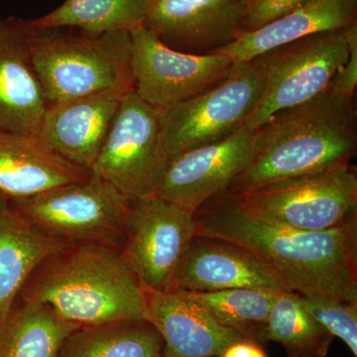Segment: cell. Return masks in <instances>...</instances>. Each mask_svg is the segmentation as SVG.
I'll return each mask as SVG.
<instances>
[{
  "label": "cell",
  "instance_id": "13",
  "mask_svg": "<svg viewBox=\"0 0 357 357\" xmlns=\"http://www.w3.org/2000/svg\"><path fill=\"white\" fill-rule=\"evenodd\" d=\"M248 0H148L144 26L175 50L211 55L243 32Z\"/></svg>",
  "mask_w": 357,
  "mask_h": 357
},
{
  "label": "cell",
  "instance_id": "24",
  "mask_svg": "<svg viewBox=\"0 0 357 357\" xmlns=\"http://www.w3.org/2000/svg\"><path fill=\"white\" fill-rule=\"evenodd\" d=\"M260 340L278 342L289 356L326 357L333 337L305 309L300 294L282 291L272 305Z\"/></svg>",
  "mask_w": 357,
  "mask_h": 357
},
{
  "label": "cell",
  "instance_id": "5",
  "mask_svg": "<svg viewBox=\"0 0 357 357\" xmlns=\"http://www.w3.org/2000/svg\"><path fill=\"white\" fill-rule=\"evenodd\" d=\"M7 199L14 210L55 241L119 249L123 243L132 203L93 173L81 182L27 198Z\"/></svg>",
  "mask_w": 357,
  "mask_h": 357
},
{
  "label": "cell",
  "instance_id": "4",
  "mask_svg": "<svg viewBox=\"0 0 357 357\" xmlns=\"http://www.w3.org/2000/svg\"><path fill=\"white\" fill-rule=\"evenodd\" d=\"M30 53L48 105L134 89L130 32L41 27L27 20Z\"/></svg>",
  "mask_w": 357,
  "mask_h": 357
},
{
  "label": "cell",
  "instance_id": "15",
  "mask_svg": "<svg viewBox=\"0 0 357 357\" xmlns=\"http://www.w3.org/2000/svg\"><path fill=\"white\" fill-rule=\"evenodd\" d=\"M143 289L145 319L163 338L166 356L220 357L230 345L248 338L218 323L189 291L178 288L163 293Z\"/></svg>",
  "mask_w": 357,
  "mask_h": 357
},
{
  "label": "cell",
  "instance_id": "25",
  "mask_svg": "<svg viewBox=\"0 0 357 357\" xmlns=\"http://www.w3.org/2000/svg\"><path fill=\"white\" fill-rule=\"evenodd\" d=\"M280 292L268 289L238 288L190 293L218 323L258 342L272 305Z\"/></svg>",
  "mask_w": 357,
  "mask_h": 357
},
{
  "label": "cell",
  "instance_id": "22",
  "mask_svg": "<svg viewBox=\"0 0 357 357\" xmlns=\"http://www.w3.org/2000/svg\"><path fill=\"white\" fill-rule=\"evenodd\" d=\"M77 328L47 305L18 296L0 330V357H55Z\"/></svg>",
  "mask_w": 357,
  "mask_h": 357
},
{
  "label": "cell",
  "instance_id": "8",
  "mask_svg": "<svg viewBox=\"0 0 357 357\" xmlns=\"http://www.w3.org/2000/svg\"><path fill=\"white\" fill-rule=\"evenodd\" d=\"M168 165L160 110L133 89L122 98L91 173L135 202L156 194Z\"/></svg>",
  "mask_w": 357,
  "mask_h": 357
},
{
  "label": "cell",
  "instance_id": "26",
  "mask_svg": "<svg viewBox=\"0 0 357 357\" xmlns=\"http://www.w3.org/2000/svg\"><path fill=\"white\" fill-rule=\"evenodd\" d=\"M305 309L333 337H340L357 357V302L300 295Z\"/></svg>",
  "mask_w": 357,
  "mask_h": 357
},
{
  "label": "cell",
  "instance_id": "30",
  "mask_svg": "<svg viewBox=\"0 0 357 357\" xmlns=\"http://www.w3.org/2000/svg\"><path fill=\"white\" fill-rule=\"evenodd\" d=\"M162 357H170V356H166V354H164V352H163V356H162Z\"/></svg>",
  "mask_w": 357,
  "mask_h": 357
},
{
  "label": "cell",
  "instance_id": "10",
  "mask_svg": "<svg viewBox=\"0 0 357 357\" xmlns=\"http://www.w3.org/2000/svg\"><path fill=\"white\" fill-rule=\"evenodd\" d=\"M195 236L194 215L154 195L131 203L121 255L143 288L171 292Z\"/></svg>",
  "mask_w": 357,
  "mask_h": 357
},
{
  "label": "cell",
  "instance_id": "28",
  "mask_svg": "<svg viewBox=\"0 0 357 357\" xmlns=\"http://www.w3.org/2000/svg\"><path fill=\"white\" fill-rule=\"evenodd\" d=\"M345 38L349 44V58L335 75L330 88L337 95L354 98L357 84V24L345 28Z\"/></svg>",
  "mask_w": 357,
  "mask_h": 357
},
{
  "label": "cell",
  "instance_id": "3",
  "mask_svg": "<svg viewBox=\"0 0 357 357\" xmlns=\"http://www.w3.org/2000/svg\"><path fill=\"white\" fill-rule=\"evenodd\" d=\"M77 326L145 319L144 289L121 249L68 244L33 270L20 294Z\"/></svg>",
  "mask_w": 357,
  "mask_h": 357
},
{
  "label": "cell",
  "instance_id": "31",
  "mask_svg": "<svg viewBox=\"0 0 357 357\" xmlns=\"http://www.w3.org/2000/svg\"><path fill=\"white\" fill-rule=\"evenodd\" d=\"M288 357H298V356H288Z\"/></svg>",
  "mask_w": 357,
  "mask_h": 357
},
{
  "label": "cell",
  "instance_id": "17",
  "mask_svg": "<svg viewBox=\"0 0 357 357\" xmlns=\"http://www.w3.org/2000/svg\"><path fill=\"white\" fill-rule=\"evenodd\" d=\"M48 105L33 65L27 20H0V129L36 134Z\"/></svg>",
  "mask_w": 357,
  "mask_h": 357
},
{
  "label": "cell",
  "instance_id": "27",
  "mask_svg": "<svg viewBox=\"0 0 357 357\" xmlns=\"http://www.w3.org/2000/svg\"><path fill=\"white\" fill-rule=\"evenodd\" d=\"M307 0H248L243 32L253 31L278 20L302 6Z\"/></svg>",
  "mask_w": 357,
  "mask_h": 357
},
{
  "label": "cell",
  "instance_id": "14",
  "mask_svg": "<svg viewBox=\"0 0 357 357\" xmlns=\"http://www.w3.org/2000/svg\"><path fill=\"white\" fill-rule=\"evenodd\" d=\"M130 91L109 89L49 105L36 135L55 153L91 172L122 98Z\"/></svg>",
  "mask_w": 357,
  "mask_h": 357
},
{
  "label": "cell",
  "instance_id": "23",
  "mask_svg": "<svg viewBox=\"0 0 357 357\" xmlns=\"http://www.w3.org/2000/svg\"><path fill=\"white\" fill-rule=\"evenodd\" d=\"M147 6L148 0H65L51 13L30 21L41 27L130 32L143 25Z\"/></svg>",
  "mask_w": 357,
  "mask_h": 357
},
{
  "label": "cell",
  "instance_id": "29",
  "mask_svg": "<svg viewBox=\"0 0 357 357\" xmlns=\"http://www.w3.org/2000/svg\"><path fill=\"white\" fill-rule=\"evenodd\" d=\"M220 357H267V354L256 340L245 338L230 345Z\"/></svg>",
  "mask_w": 357,
  "mask_h": 357
},
{
  "label": "cell",
  "instance_id": "2",
  "mask_svg": "<svg viewBox=\"0 0 357 357\" xmlns=\"http://www.w3.org/2000/svg\"><path fill=\"white\" fill-rule=\"evenodd\" d=\"M356 151L354 98L328 86L256 129L252 159L225 192L239 196L286 178L349 166Z\"/></svg>",
  "mask_w": 357,
  "mask_h": 357
},
{
  "label": "cell",
  "instance_id": "20",
  "mask_svg": "<svg viewBox=\"0 0 357 357\" xmlns=\"http://www.w3.org/2000/svg\"><path fill=\"white\" fill-rule=\"evenodd\" d=\"M65 245L37 229L0 195V330L33 270Z\"/></svg>",
  "mask_w": 357,
  "mask_h": 357
},
{
  "label": "cell",
  "instance_id": "19",
  "mask_svg": "<svg viewBox=\"0 0 357 357\" xmlns=\"http://www.w3.org/2000/svg\"><path fill=\"white\" fill-rule=\"evenodd\" d=\"M357 24V0H307L290 13L253 30L241 33L217 53L245 62L297 40Z\"/></svg>",
  "mask_w": 357,
  "mask_h": 357
},
{
  "label": "cell",
  "instance_id": "21",
  "mask_svg": "<svg viewBox=\"0 0 357 357\" xmlns=\"http://www.w3.org/2000/svg\"><path fill=\"white\" fill-rule=\"evenodd\" d=\"M163 338L145 319L81 326L70 333L55 357H162Z\"/></svg>",
  "mask_w": 357,
  "mask_h": 357
},
{
  "label": "cell",
  "instance_id": "16",
  "mask_svg": "<svg viewBox=\"0 0 357 357\" xmlns=\"http://www.w3.org/2000/svg\"><path fill=\"white\" fill-rule=\"evenodd\" d=\"M178 288L215 292L253 288L290 291L285 282L252 251L230 241L196 236L181 262Z\"/></svg>",
  "mask_w": 357,
  "mask_h": 357
},
{
  "label": "cell",
  "instance_id": "18",
  "mask_svg": "<svg viewBox=\"0 0 357 357\" xmlns=\"http://www.w3.org/2000/svg\"><path fill=\"white\" fill-rule=\"evenodd\" d=\"M91 176L47 147L36 134L0 129V195L6 198H27Z\"/></svg>",
  "mask_w": 357,
  "mask_h": 357
},
{
  "label": "cell",
  "instance_id": "7",
  "mask_svg": "<svg viewBox=\"0 0 357 357\" xmlns=\"http://www.w3.org/2000/svg\"><path fill=\"white\" fill-rule=\"evenodd\" d=\"M236 197L244 211L264 222L324 231L356 215L357 174L354 166L342 167L278 181Z\"/></svg>",
  "mask_w": 357,
  "mask_h": 357
},
{
  "label": "cell",
  "instance_id": "9",
  "mask_svg": "<svg viewBox=\"0 0 357 357\" xmlns=\"http://www.w3.org/2000/svg\"><path fill=\"white\" fill-rule=\"evenodd\" d=\"M349 54L344 28L311 35L260 55L266 70L264 86L244 126L259 128L279 112L321 95Z\"/></svg>",
  "mask_w": 357,
  "mask_h": 357
},
{
  "label": "cell",
  "instance_id": "11",
  "mask_svg": "<svg viewBox=\"0 0 357 357\" xmlns=\"http://www.w3.org/2000/svg\"><path fill=\"white\" fill-rule=\"evenodd\" d=\"M130 37L134 91L159 110L217 86L234 67L222 54L192 55L170 48L143 25L130 31Z\"/></svg>",
  "mask_w": 357,
  "mask_h": 357
},
{
  "label": "cell",
  "instance_id": "12",
  "mask_svg": "<svg viewBox=\"0 0 357 357\" xmlns=\"http://www.w3.org/2000/svg\"><path fill=\"white\" fill-rule=\"evenodd\" d=\"M255 140L256 129L243 126L218 142L178 155L169 162L155 196L194 215L248 166Z\"/></svg>",
  "mask_w": 357,
  "mask_h": 357
},
{
  "label": "cell",
  "instance_id": "6",
  "mask_svg": "<svg viewBox=\"0 0 357 357\" xmlns=\"http://www.w3.org/2000/svg\"><path fill=\"white\" fill-rule=\"evenodd\" d=\"M261 56L234 63L229 76L201 95L160 110L162 139L169 162L190 150L229 137L245 126L264 86Z\"/></svg>",
  "mask_w": 357,
  "mask_h": 357
},
{
  "label": "cell",
  "instance_id": "1",
  "mask_svg": "<svg viewBox=\"0 0 357 357\" xmlns=\"http://www.w3.org/2000/svg\"><path fill=\"white\" fill-rule=\"evenodd\" d=\"M196 236L252 251L303 296L357 302V217L324 231H301L264 222L222 192L194 213Z\"/></svg>",
  "mask_w": 357,
  "mask_h": 357
}]
</instances>
